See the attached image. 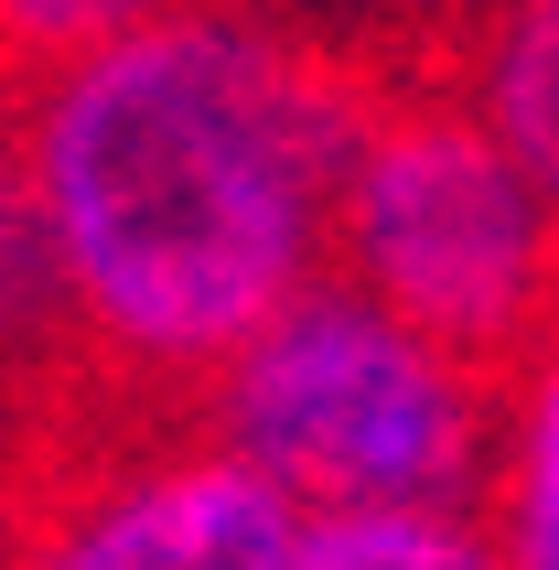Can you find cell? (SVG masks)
Returning a JSON list of instances; mask_svg holds the SVG:
<instances>
[{"label":"cell","instance_id":"obj_1","mask_svg":"<svg viewBox=\"0 0 559 570\" xmlns=\"http://www.w3.org/2000/svg\"><path fill=\"white\" fill-rule=\"evenodd\" d=\"M388 65L269 0H173L22 76V173L97 387L194 410L334 269V194Z\"/></svg>","mask_w":559,"mask_h":570},{"label":"cell","instance_id":"obj_2","mask_svg":"<svg viewBox=\"0 0 559 570\" xmlns=\"http://www.w3.org/2000/svg\"><path fill=\"white\" fill-rule=\"evenodd\" d=\"M194 420L248 474H269L302 517H376V507L484 517L506 377L463 366L452 345H431L420 323H399L388 302L323 269L205 377Z\"/></svg>","mask_w":559,"mask_h":570},{"label":"cell","instance_id":"obj_3","mask_svg":"<svg viewBox=\"0 0 559 570\" xmlns=\"http://www.w3.org/2000/svg\"><path fill=\"white\" fill-rule=\"evenodd\" d=\"M334 281L420 323L484 377L559 334V205L506 161L452 76H388L344 151Z\"/></svg>","mask_w":559,"mask_h":570},{"label":"cell","instance_id":"obj_4","mask_svg":"<svg viewBox=\"0 0 559 570\" xmlns=\"http://www.w3.org/2000/svg\"><path fill=\"white\" fill-rule=\"evenodd\" d=\"M302 528L194 410L87 366L0 452V570H302Z\"/></svg>","mask_w":559,"mask_h":570},{"label":"cell","instance_id":"obj_5","mask_svg":"<svg viewBox=\"0 0 559 570\" xmlns=\"http://www.w3.org/2000/svg\"><path fill=\"white\" fill-rule=\"evenodd\" d=\"M65 377H76V334H65V291L22 173V87L0 76V452L65 399Z\"/></svg>","mask_w":559,"mask_h":570},{"label":"cell","instance_id":"obj_6","mask_svg":"<svg viewBox=\"0 0 559 570\" xmlns=\"http://www.w3.org/2000/svg\"><path fill=\"white\" fill-rule=\"evenodd\" d=\"M441 76L473 97V119L506 140V161L559 205V0H484Z\"/></svg>","mask_w":559,"mask_h":570},{"label":"cell","instance_id":"obj_7","mask_svg":"<svg viewBox=\"0 0 559 570\" xmlns=\"http://www.w3.org/2000/svg\"><path fill=\"white\" fill-rule=\"evenodd\" d=\"M484 528L506 570H559V334L506 377L496 474H484Z\"/></svg>","mask_w":559,"mask_h":570},{"label":"cell","instance_id":"obj_8","mask_svg":"<svg viewBox=\"0 0 559 570\" xmlns=\"http://www.w3.org/2000/svg\"><path fill=\"white\" fill-rule=\"evenodd\" d=\"M302 570H506V549L473 507H376V517H312Z\"/></svg>","mask_w":559,"mask_h":570},{"label":"cell","instance_id":"obj_9","mask_svg":"<svg viewBox=\"0 0 559 570\" xmlns=\"http://www.w3.org/2000/svg\"><path fill=\"white\" fill-rule=\"evenodd\" d=\"M269 11L312 22L323 43L388 65V76H441L452 43H463V22L484 11V0H269Z\"/></svg>","mask_w":559,"mask_h":570},{"label":"cell","instance_id":"obj_10","mask_svg":"<svg viewBox=\"0 0 559 570\" xmlns=\"http://www.w3.org/2000/svg\"><path fill=\"white\" fill-rule=\"evenodd\" d=\"M151 11H173V0H0V76L22 87V76L87 55V43H108V32L151 22Z\"/></svg>","mask_w":559,"mask_h":570}]
</instances>
